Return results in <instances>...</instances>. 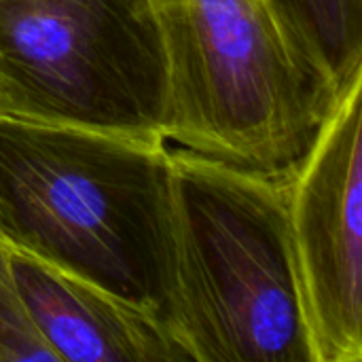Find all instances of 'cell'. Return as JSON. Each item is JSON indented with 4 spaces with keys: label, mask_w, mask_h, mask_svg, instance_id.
<instances>
[{
    "label": "cell",
    "mask_w": 362,
    "mask_h": 362,
    "mask_svg": "<svg viewBox=\"0 0 362 362\" xmlns=\"http://www.w3.org/2000/svg\"><path fill=\"white\" fill-rule=\"evenodd\" d=\"M168 331L193 362H312L284 176L168 148Z\"/></svg>",
    "instance_id": "cell-3"
},
{
    "label": "cell",
    "mask_w": 362,
    "mask_h": 362,
    "mask_svg": "<svg viewBox=\"0 0 362 362\" xmlns=\"http://www.w3.org/2000/svg\"><path fill=\"white\" fill-rule=\"evenodd\" d=\"M168 142L0 117V240L168 327Z\"/></svg>",
    "instance_id": "cell-1"
},
{
    "label": "cell",
    "mask_w": 362,
    "mask_h": 362,
    "mask_svg": "<svg viewBox=\"0 0 362 362\" xmlns=\"http://www.w3.org/2000/svg\"><path fill=\"white\" fill-rule=\"evenodd\" d=\"M362 66L284 174L288 242L312 362L362 361Z\"/></svg>",
    "instance_id": "cell-5"
},
{
    "label": "cell",
    "mask_w": 362,
    "mask_h": 362,
    "mask_svg": "<svg viewBox=\"0 0 362 362\" xmlns=\"http://www.w3.org/2000/svg\"><path fill=\"white\" fill-rule=\"evenodd\" d=\"M339 83L362 66V0H293Z\"/></svg>",
    "instance_id": "cell-7"
},
{
    "label": "cell",
    "mask_w": 362,
    "mask_h": 362,
    "mask_svg": "<svg viewBox=\"0 0 362 362\" xmlns=\"http://www.w3.org/2000/svg\"><path fill=\"white\" fill-rule=\"evenodd\" d=\"M157 0H0V117L165 140Z\"/></svg>",
    "instance_id": "cell-4"
},
{
    "label": "cell",
    "mask_w": 362,
    "mask_h": 362,
    "mask_svg": "<svg viewBox=\"0 0 362 362\" xmlns=\"http://www.w3.org/2000/svg\"><path fill=\"white\" fill-rule=\"evenodd\" d=\"M165 140L284 176L310 151L341 85L293 0L157 2Z\"/></svg>",
    "instance_id": "cell-2"
},
{
    "label": "cell",
    "mask_w": 362,
    "mask_h": 362,
    "mask_svg": "<svg viewBox=\"0 0 362 362\" xmlns=\"http://www.w3.org/2000/svg\"><path fill=\"white\" fill-rule=\"evenodd\" d=\"M19 297L57 362H185L155 314L4 242Z\"/></svg>",
    "instance_id": "cell-6"
},
{
    "label": "cell",
    "mask_w": 362,
    "mask_h": 362,
    "mask_svg": "<svg viewBox=\"0 0 362 362\" xmlns=\"http://www.w3.org/2000/svg\"><path fill=\"white\" fill-rule=\"evenodd\" d=\"M57 362L42 341L15 286L4 242L0 240V362Z\"/></svg>",
    "instance_id": "cell-8"
},
{
    "label": "cell",
    "mask_w": 362,
    "mask_h": 362,
    "mask_svg": "<svg viewBox=\"0 0 362 362\" xmlns=\"http://www.w3.org/2000/svg\"><path fill=\"white\" fill-rule=\"evenodd\" d=\"M157 2H161V0H157Z\"/></svg>",
    "instance_id": "cell-9"
}]
</instances>
